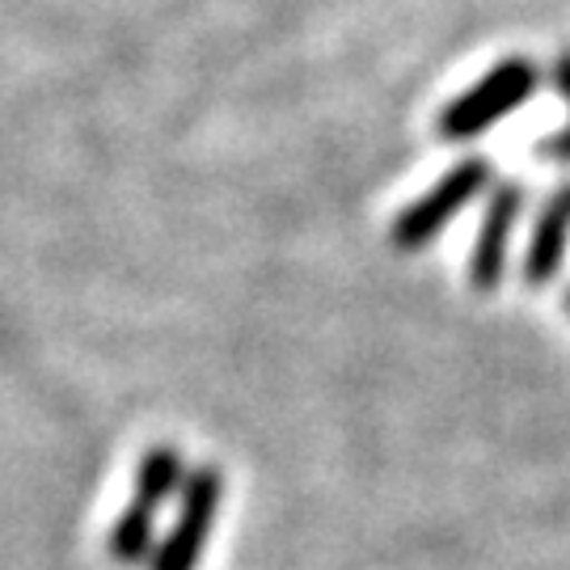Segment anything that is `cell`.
Returning a JSON list of instances; mask_svg holds the SVG:
<instances>
[{
  "instance_id": "cell-1",
  "label": "cell",
  "mask_w": 570,
  "mask_h": 570,
  "mask_svg": "<svg viewBox=\"0 0 570 570\" xmlns=\"http://www.w3.org/2000/svg\"><path fill=\"white\" fill-rule=\"evenodd\" d=\"M541 85V72L537 63L524 60V56H508L503 63H494L487 77H478L473 89H465L461 98H452L440 115V136L452 144L461 140H478L487 136L499 119H508L511 110L529 102Z\"/></svg>"
},
{
  "instance_id": "cell-2",
  "label": "cell",
  "mask_w": 570,
  "mask_h": 570,
  "mask_svg": "<svg viewBox=\"0 0 570 570\" xmlns=\"http://www.w3.org/2000/svg\"><path fill=\"white\" fill-rule=\"evenodd\" d=\"M494 186V169L490 161L482 157H465V161H456L440 178V183L431 186L428 195H419L414 204H406L397 212V220L389 228V242L393 249H402V254H414V249H423L431 245L444 228L452 225V216H461L482 190Z\"/></svg>"
},
{
  "instance_id": "cell-3",
  "label": "cell",
  "mask_w": 570,
  "mask_h": 570,
  "mask_svg": "<svg viewBox=\"0 0 570 570\" xmlns=\"http://www.w3.org/2000/svg\"><path fill=\"white\" fill-rule=\"evenodd\" d=\"M178 494H183V503L174 515V529L157 541L148 570H199V558H204L212 524H216V511L225 503V473L216 465L190 469Z\"/></svg>"
},
{
  "instance_id": "cell-4",
  "label": "cell",
  "mask_w": 570,
  "mask_h": 570,
  "mask_svg": "<svg viewBox=\"0 0 570 570\" xmlns=\"http://www.w3.org/2000/svg\"><path fill=\"white\" fill-rule=\"evenodd\" d=\"M524 204H529V190L520 183L490 186L487 212H482V225H478V242H473V254H469V284L478 292H494L503 284L511 228L520 225Z\"/></svg>"
},
{
  "instance_id": "cell-5",
  "label": "cell",
  "mask_w": 570,
  "mask_h": 570,
  "mask_svg": "<svg viewBox=\"0 0 570 570\" xmlns=\"http://www.w3.org/2000/svg\"><path fill=\"white\" fill-rule=\"evenodd\" d=\"M567 245H570V183H562L550 195V204L541 207L537 228H532V242L524 249V284L546 287L550 279H558V271L567 263Z\"/></svg>"
},
{
  "instance_id": "cell-6",
  "label": "cell",
  "mask_w": 570,
  "mask_h": 570,
  "mask_svg": "<svg viewBox=\"0 0 570 570\" xmlns=\"http://www.w3.org/2000/svg\"><path fill=\"white\" fill-rule=\"evenodd\" d=\"M186 461L178 449H169V444H157V449H148L140 456V469H136V499L131 503H140L148 511H161L169 503V494H178L186 482Z\"/></svg>"
},
{
  "instance_id": "cell-7",
  "label": "cell",
  "mask_w": 570,
  "mask_h": 570,
  "mask_svg": "<svg viewBox=\"0 0 570 570\" xmlns=\"http://www.w3.org/2000/svg\"><path fill=\"white\" fill-rule=\"evenodd\" d=\"M106 550H110V558H115L119 567H140V562H153V553H157V511L131 503V508L122 511L119 520L110 524V541H106Z\"/></svg>"
},
{
  "instance_id": "cell-8",
  "label": "cell",
  "mask_w": 570,
  "mask_h": 570,
  "mask_svg": "<svg viewBox=\"0 0 570 570\" xmlns=\"http://www.w3.org/2000/svg\"><path fill=\"white\" fill-rule=\"evenodd\" d=\"M553 85H558V94L570 102V51H562L553 60ZM537 157L550 165H570V122L562 131H553V136H546V140L537 144Z\"/></svg>"
},
{
  "instance_id": "cell-9",
  "label": "cell",
  "mask_w": 570,
  "mask_h": 570,
  "mask_svg": "<svg viewBox=\"0 0 570 570\" xmlns=\"http://www.w3.org/2000/svg\"><path fill=\"white\" fill-rule=\"evenodd\" d=\"M567 308H570V287H567Z\"/></svg>"
}]
</instances>
